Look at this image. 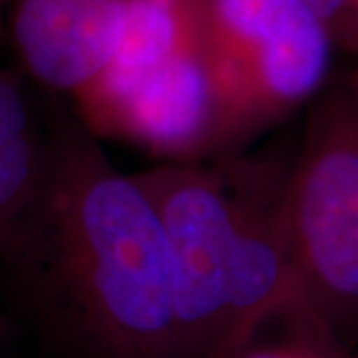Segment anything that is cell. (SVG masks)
I'll list each match as a JSON object with an SVG mask.
<instances>
[{
    "label": "cell",
    "mask_w": 358,
    "mask_h": 358,
    "mask_svg": "<svg viewBox=\"0 0 358 358\" xmlns=\"http://www.w3.org/2000/svg\"><path fill=\"white\" fill-rule=\"evenodd\" d=\"M8 267L66 357L187 358L159 209L80 122L54 120L48 183Z\"/></svg>",
    "instance_id": "obj_1"
},
{
    "label": "cell",
    "mask_w": 358,
    "mask_h": 358,
    "mask_svg": "<svg viewBox=\"0 0 358 358\" xmlns=\"http://www.w3.org/2000/svg\"><path fill=\"white\" fill-rule=\"evenodd\" d=\"M289 166L231 157L138 173L166 227L187 358H233L268 315L305 299L282 215Z\"/></svg>",
    "instance_id": "obj_2"
},
{
    "label": "cell",
    "mask_w": 358,
    "mask_h": 358,
    "mask_svg": "<svg viewBox=\"0 0 358 358\" xmlns=\"http://www.w3.org/2000/svg\"><path fill=\"white\" fill-rule=\"evenodd\" d=\"M199 40L227 150L319 94L333 34L307 0H197Z\"/></svg>",
    "instance_id": "obj_3"
},
{
    "label": "cell",
    "mask_w": 358,
    "mask_h": 358,
    "mask_svg": "<svg viewBox=\"0 0 358 358\" xmlns=\"http://www.w3.org/2000/svg\"><path fill=\"white\" fill-rule=\"evenodd\" d=\"M282 215L303 296L357 348L358 108L350 90H333L310 108Z\"/></svg>",
    "instance_id": "obj_4"
},
{
    "label": "cell",
    "mask_w": 358,
    "mask_h": 358,
    "mask_svg": "<svg viewBox=\"0 0 358 358\" xmlns=\"http://www.w3.org/2000/svg\"><path fill=\"white\" fill-rule=\"evenodd\" d=\"M6 44L38 88L76 102L114 60L124 0H13Z\"/></svg>",
    "instance_id": "obj_5"
},
{
    "label": "cell",
    "mask_w": 358,
    "mask_h": 358,
    "mask_svg": "<svg viewBox=\"0 0 358 358\" xmlns=\"http://www.w3.org/2000/svg\"><path fill=\"white\" fill-rule=\"evenodd\" d=\"M197 52H201L197 0H124L117 52L106 74L72 102L78 122L94 131L138 86Z\"/></svg>",
    "instance_id": "obj_6"
},
{
    "label": "cell",
    "mask_w": 358,
    "mask_h": 358,
    "mask_svg": "<svg viewBox=\"0 0 358 358\" xmlns=\"http://www.w3.org/2000/svg\"><path fill=\"white\" fill-rule=\"evenodd\" d=\"M48 122L22 72L0 68V259L8 265L24 239L52 166Z\"/></svg>",
    "instance_id": "obj_7"
},
{
    "label": "cell",
    "mask_w": 358,
    "mask_h": 358,
    "mask_svg": "<svg viewBox=\"0 0 358 358\" xmlns=\"http://www.w3.org/2000/svg\"><path fill=\"white\" fill-rule=\"evenodd\" d=\"M233 358H358V350L320 319L307 299H294L268 315Z\"/></svg>",
    "instance_id": "obj_8"
},
{
    "label": "cell",
    "mask_w": 358,
    "mask_h": 358,
    "mask_svg": "<svg viewBox=\"0 0 358 358\" xmlns=\"http://www.w3.org/2000/svg\"><path fill=\"white\" fill-rule=\"evenodd\" d=\"M329 26L331 34L345 32L357 34L358 32V0H307Z\"/></svg>",
    "instance_id": "obj_9"
},
{
    "label": "cell",
    "mask_w": 358,
    "mask_h": 358,
    "mask_svg": "<svg viewBox=\"0 0 358 358\" xmlns=\"http://www.w3.org/2000/svg\"><path fill=\"white\" fill-rule=\"evenodd\" d=\"M13 0H0V48L6 44V30H4V22H6V13Z\"/></svg>",
    "instance_id": "obj_10"
},
{
    "label": "cell",
    "mask_w": 358,
    "mask_h": 358,
    "mask_svg": "<svg viewBox=\"0 0 358 358\" xmlns=\"http://www.w3.org/2000/svg\"><path fill=\"white\" fill-rule=\"evenodd\" d=\"M350 94H352V100H355V103H357V108H358V78H357V84H355V88L350 90Z\"/></svg>",
    "instance_id": "obj_11"
}]
</instances>
